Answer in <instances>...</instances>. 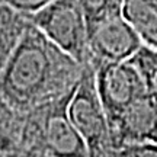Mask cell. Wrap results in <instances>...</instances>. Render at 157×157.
Segmentation results:
<instances>
[{"instance_id":"obj_1","label":"cell","mask_w":157,"mask_h":157,"mask_svg":"<svg viewBox=\"0 0 157 157\" xmlns=\"http://www.w3.org/2000/svg\"><path fill=\"white\" fill-rule=\"evenodd\" d=\"M86 66L63 52L29 22L0 74V98L16 113L28 115L74 93Z\"/></svg>"},{"instance_id":"obj_2","label":"cell","mask_w":157,"mask_h":157,"mask_svg":"<svg viewBox=\"0 0 157 157\" xmlns=\"http://www.w3.org/2000/svg\"><path fill=\"white\" fill-rule=\"evenodd\" d=\"M71 96L73 93L23 115L22 147L41 150L50 157H89L68 117Z\"/></svg>"},{"instance_id":"obj_3","label":"cell","mask_w":157,"mask_h":157,"mask_svg":"<svg viewBox=\"0 0 157 157\" xmlns=\"http://www.w3.org/2000/svg\"><path fill=\"white\" fill-rule=\"evenodd\" d=\"M28 21L78 64L90 63L87 23L78 0H54Z\"/></svg>"},{"instance_id":"obj_4","label":"cell","mask_w":157,"mask_h":157,"mask_svg":"<svg viewBox=\"0 0 157 157\" xmlns=\"http://www.w3.org/2000/svg\"><path fill=\"white\" fill-rule=\"evenodd\" d=\"M68 117L86 144L87 156H109L112 150L111 128L96 90L95 67L92 63L84 67L82 78L71 96L68 103Z\"/></svg>"},{"instance_id":"obj_5","label":"cell","mask_w":157,"mask_h":157,"mask_svg":"<svg viewBox=\"0 0 157 157\" xmlns=\"http://www.w3.org/2000/svg\"><path fill=\"white\" fill-rule=\"evenodd\" d=\"M92 64L95 67L96 90L111 128L137 99L147 93L146 83L127 61Z\"/></svg>"},{"instance_id":"obj_6","label":"cell","mask_w":157,"mask_h":157,"mask_svg":"<svg viewBox=\"0 0 157 157\" xmlns=\"http://www.w3.org/2000/svg\"><path fill=\"white\" fill-rule=\"evenodd\" d=\"M90 63H125L143 47V41L121 15L87 29Z\"/></svg>"},{"instance_id":"obj_7","label":"cell","mask_w":157,"mask_h":157,"mask_svg":"<svg viewBox=\"0 0 157 157\" xmlns=\"http://www.w3.org/2000/svg\"><path fill=\"white\" fill-rule=\"evenodd\" d=\"M112 148L157 144V106L148 92L131 105L111 127Z\"/></svg>"},{"instance_id":"obj_8","label":"cell","mask_w":157,"mask_h":157,"mask_svg":"<svg viewBox=\"0 0 157 157\" xmlns=\"http://www.w3.org/2000/svg\"><path fill=\"white\" fill-rule=\"evenodd\" d=\"M122 17L143 44L157 51V0H124Z\"/></svg>"},{"instance_id":"obj_9","label":"cell","mask_w":157,"mask_h":157,"mask_svg":"<svg viewBox=\"0 0 157 157\" xmlns=\"http://www.w3.org/2000/svg\"><path fill=\"white\" fill-rule=\"evenodd\" d=\"M28 23L26 16L0 2V74L16 51Z\"/></svg>"},{"instance_id":"obj_10","label":"cell","mask_w":157,"mask_h":157,"mask_svg":"<svg viewBox=\"0 0 157 157\" xmlns=\"http://www.w3.org/2000/svg\"><path fill=\"white\" fill-rule=\"evenodd\" d=\"M23 115L0 98V157H19L22 151Z\"/></svg>"},{"instance_id":"obj_11","label":"cell","mask_w":157,"mask_h":157,"mask_svg":"<svg viewBox=\"0 0 157 157\" xmlns=\"http://www.w3.org/2000/svg\"><path fill=\"white\" fill-rule=\"evenodd\" d=\"M127 63L141 74L147 92L157 106V51L143 45Z\"/></svg>"},{"instance_id":"obj_12","label":"cell","mask_w":157,"mask_h":157,"mask_svg":"<svg viewBox=\"0 0 157 157\" xmlns=\"http://www.w3.org/2000/svg\"><path fill=\"white\" fill-rule=\"evenodd\" d=\"M86 17L87 29L108 17L122 13L124 0H78Z\"/></svg>"},{"instance_id":"obj_13","label":"cell","mask_w":157,"mask_h":157,"mask_svg":"<svg viewBox=\"0 0 157 157\" xmlns=\"http://www.w3.org/2000/svg\"><path fill=\"white\" fill-rule=\"evenodd\" d=\"M108 157H157V144H137L112 148Z\"/></svg>"},{"instance_id":"obj_14","label":"cell","mask_w":157,"mask_h":157,"mask_svg":"<svg viewBox=\"0 0 157 157\" xmlns=\"http://www.w3.org/2000/svg\"><path fill=\"white\" fill-rule=\"evenodd\" d=\"M0 2L19 13H22L23 16L29 17L31 15H35L36 12L44 9L45 6H48L54 0H0Z\"/></svg>"},{"instance_id":"obj_15","label":"cell","mask_w":157,"mask_h":157,"mask_svg":"<svg viewBox=\"0 0 157 157\" xmlns=\"http://www.w3.org/2000/svg\"><path fill=\"white\" fill-rule=\"evenodd\" d=\"M19 157H50L47 153L36 150V148H28V147H23Z\"/></svg>"}]
</instances>
